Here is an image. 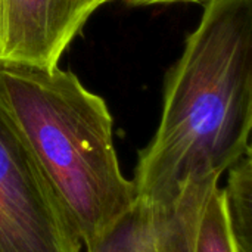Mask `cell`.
<instances>
[{"instance_id":"7a4b0ae2","label":"cell","mask_w":252,"mask_h":252,"mask_svg":"<svg viewBox=\"0 0 252 252\" xmlns=\"http://www.w3.org/2000/svg\"><path fill=\"white\" fill-rule=\"evenodd\" d=\"M0 105L83 245L96 241L134 204L137 192L121 171L108 103L74 72L0 65Z\"/></svg>"},{"instance_id":"3957f363","label":"cell","mask_w":252,"mask_h":252,"mask_svg":"<svg viewBox=\"0 0 252 252\" xmlns=\"http://www.w3.org/2000/svg\"><path fill=\"white\" fill-rule=\"evenodd\" d=\"M81 241L0 105V252H80Z\"/></svg>"},{"instance_id":"52a82bcc","label":"cell","mask_w":252,"mask_h":252,"mask_svg":"<svg viewBox=\"0 0 252 252\" xmlns=\"http://www.w3.org/2000/svg\"><path fill=\"white\" fill-rule=\"evenodd\" d=\"M190 252H238L220 183L213 185L198 211Z\"/></svg>"},{"instance_id":"6da1fadb","label":"cell","mask_w":252,"mask_h":252,"mask_svg":"<svg viewBox=\"0 0 252 252\" xmlns=\"http://www.w3.org/2000/svg\"><path fill=\"white\" fill-rule=\"evenodd\" d=\"M162 94L133 183L140 198L173 202L192 185L220 182L252 151V0L202 1Z\"/></svg>"},{"instance_id":"5b68a950","label":"cell","mask_w":252,"mask_h":252,"mask_svg":"<svg viewBox=\"0 0 252 252\" xmlns=\"http://www.w3.org/2000/svg\"><path fill=\"white\" fill-rule=\"evenodd\" d=\"M220 182L192 185L173 202L137 196L87 252H190L198 211L208 189Z\"/></svg>"},{"instance_id":"8992f818","label":"cell","mask_w":252,"mask_h":252,"mask_svg":"<svg viewBox=\"0 0 252 252\" xmlns=\"http://www.w3.org/2000/svg\"><path fill=\"white\" fill-rule=\"evenodd\" d=\"M226 213L238 252H252V151L227 170Z\"/></svg>"},{"instance_id":"ba28073f","label":"cell","mask_w":252,"mask_h":252,"mask_svg":"<svg viewBox=\"0 0 252 252\" xmlns=\"http://www.w3.org/2000/svg\"><path fill=\"white\" fill-rule=\"evenodd\" d=\"M105 3L117 0H103ZM131 6H157V4H176V3H202L204 0H123Z\"/></svg>"},{"instance_id":"277c9868","label":"cell","mask_w":252,"mask_h":252,"mask_svg":"<svg viewBox=\"0 0 252 252\" xmlns=\"http://www.w3.org/2000/svg\"><path fill=\"white\" fill-rule=\"evenodd\" d=\"M103 0H0V65L59 66Z\"/></svg>"}]
</instances>
